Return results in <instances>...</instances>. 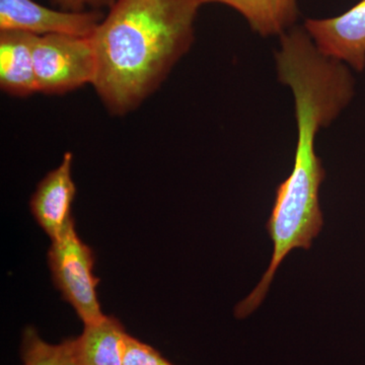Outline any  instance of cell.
Listing matches in <instances>:
<instances>
[{"label":"cell","mask_w":365,"mask_h":365,"mask_svg":"<svg viewBox=\"0 0 365 365\" xmlns=\"http://www.w3.org/2000/svg\"><path fill=\"white\" fill-rule=\"evenodd\" d=\"M278 79L294 93L297 143L292 173L276 189L266 228L273 242L269 267L259 284L237 304L245 319L265 299L276 271L294 249L309 250L324 227L319 188L326 172L316 153V136L329 126L354 96V79L346 64L322 54L304 28L280 36L275 52Z\"/></svg>","instance_id":"cell-1"},{"label":"cell","mask_w":365,"mask_h":365,"mask_svg":"<svg viewBox=\"0 0 365 365\" xmlns=\"http://www.w3.org/2000/svg\"><path fill=\"white\" fill-rule=\"evenodd\" d=\"M200 0H116L91 36L93 88L112 114L135 110L189 51Z\"/></svg>","instance_id":"cell-2"},{"label":"cell","mask_w":365,"mask_h":365,"mask_svg":"<svg viewBox=\"0 0 365 365\" xmlns=\"http://www.w3.org/2000/svg\"><path fill=\"white\" fill-rule=\"evenodd\" d=\"M47 261L55 287L83 325L102 318L105 314L98 299L100 279L95 275V253L79 237L74 220L58 237L51 240Z\"/></svg>","instance_id":"cell-3"},{"label":"cell","mask_w":365,"mask_h":365,"mask_svg":"<svg viewBox=\"0 0 365 365\" xmlns=\"http://www.w3.org/2000/svg\"><path fill=\"white\" fill-rule=\"evenodd\" d=\"M33 58L40 93L63 95L95 81L97 61L90 37L35 36Z\"/></svg>","instance_id":"cell-4"},{"label":"cell","mask_w":365,"mask_h":365,"mask_svg":"<svg viewBox=\"0 0 365 365\" xmlns=\"http://www.w3.org/2000/svg\"><path fill=\"white\" fill-rule=\"evenodd\" d=\"M103 19L100 11L74 13L49 9L34 0H0V31L91 37Z\"/></svg>","instance_id":"cell-5"},{"label":"cell","mask_w":365,"mask_h":365,"mask_svg":"<svg viewBox=\"0 0 365 365\" xmlns=\"http://www.w3.org/2000/svg\"><path fill=\"white\" fill-rule=\"evenodd\" d=\"M304 29L322 54L364 71L365 0L334 18L307 19Z\"/></svg>","instance_id":"cell-6"},{"label":"cell","mask_w":365,"mask_h":365,"mask_svg":"<svg viewBox=\"0 0 365 365\" xmlns=\"http://www.w3.org/2000/svg\"><path fill=\"white\" fill-rule=\"evenodd\" d=\"M72 153H66L58 167L38 184L30 200L34 218L51 240L58 237L73 220L71 208L76 186L72 179Z\"/></svg>","instance_id":"cell-7"},{"label":"cell","mask_w":365,"mask_h":365,"mask_svg":"<svg viewBox=\"0 0 365 365\" xmlns=\"http://www.w3.org/2000/svg\"><path fill=\"white\" fill-rule=\"evenodd\" d=\"M34 38L32 34L0 31V88L13 97H29L38 91Z\"/></svg>","instance_id":"cell-8"},{"label":"cell","mask_w":365,"mask_h":365,"mask_svg":"<svg viewBox=\"0 0 365 365\" xmlns=\"http://www.w3.org/2000/svg\"><path fill=\"white\" fill-rule=\"evenodd\" d=\"M76 338V350L81 365H123L125 342L128 333L114 316L104 314L86 324Z\"/></svg>","instance_id":"cell-9"},{"label":"cell","mask_w":365,"mask_h":365,"mask_svg":"<svg viewBox=\"0 0 365 365\" xmlns=\"http://www.w3.org/2000/svg\"><path fill=\"white\" fill-rule=\"evenodd\" d=\"M200 2L202 6L218 4L232 7L262 37L282 36L294 28L299 14L297 0H200Z\"/></svg>","instance_id":"cell-10"},{"label":"cell","mask_w":365,"mask_h":365,"mask_svg":"<svg viewBox=\"0 0 365 365\" xmlns=\"http://www.w3.org/2000/svg\"><path fill=\"white\" fill-rule=\"evenodd\" d=\"M24 365H81L76 355V338L50 344L40 337L37 329L26 327L21 344Z\"/></svg>","instance_id":"cell-11"},{"label":"cell","mask_w":365,"mask_h":365,"mask_svg":"<svg viewBox=\"0 0 365 365\" xmlns=\"http://www.w3.org/2000/svg\"><path fill=\"white\" fill-rule=\"evenodd\" d=\"M123 365H174L165 359L153 346L131 335L125 342Z\"/></svg>","instance_id":"cell-12"},{"label":"cell","mask_w":365,"mask_h":365,"mask_svg":"<svg viewBox=\"0 0 365 365\" xmlns=\"http://www.w3.org/2000/svg\"><path fill=\"white\" fill-rule=\"evenodd\" d=\"M52 1L62 11L81 13V11H86L88 9L98 11V9L102 7H111L116 0H52Z\"/></svg>","instance_id":"cell-13"}]
</instances>
